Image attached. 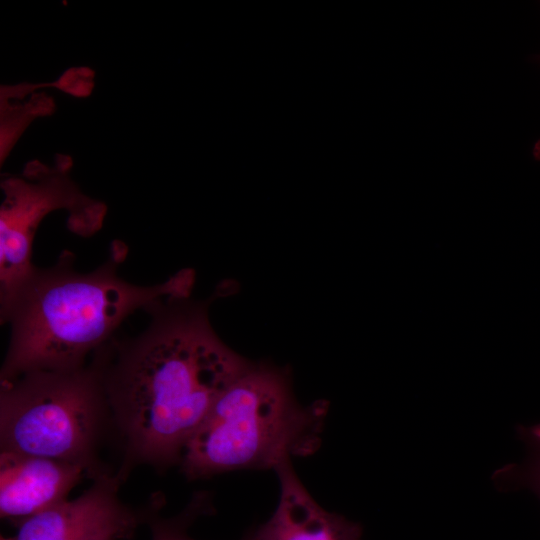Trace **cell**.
<instances>
[{
  "instance_id": "11",
  "label": "cell",
  "mask_w": 540,
  "mask_h": 540,
  "mask_svg": "<svg viewBox=\"0 0 540 540\" xmlns=\"http://www.w3.org/2000/svg\"><path fill=\"white\" fill-rule=\"evenodd\" d=\"M149 504L146 523L150 528L151 540H195L188 534V528L199 516L212 511L211 495L204 491L194 494L187 506L172 517L159 515L163 500L158 496Z\"/></svg>"
},
{
  "instance_id": "1",
  "label": "cell",
  "mask_w": 540,
  "mask_h": 540,
  "mask_svg": "<svg viewBox=\"0 0 540 540\" xmlns=\"http://www.w3.org/2000/svg\"><path fill=\"white\" fill-rule=\"evenodd\" d=\"M210 303L191 294L164 297L145 310L151 318L144 331L114 336L92 354L121 453V484L139 466L160 472L179 465L216 400L252 362L216 334Z\"/></svg>"
},
{
  "instance_id": "4",
  "label": "cell",
  "mask_w": 540,
  "mask_h": 540,
  "mask_svg": "<svg viewBox=\"0 0 540 540\" xmlns=\"http://www.w3.org/2000/svg\"><path fill=\"white\" fill-rule=\"evenodd\" d=\"M113 437L101 367L92 355L71 370H37L0 381V451L72 462L93 480L109 472L99 451Z\"/></svg>"
},
{
  "instance_id": "3",
  "label": "cell",
  "mask_w": 540,
  "mask_h": 540,
  "mask_svg": "<svg viewBox=\"0 0 540 540\" xmlns=\"http://www.w3.org/2000/svg\"><path fill=\"white\" fill-rule=\"evenodd\" d=\"M329 404H301L290 372L251 362L219 396L183 453L188 480L242 469H275L320 447Z\"/></svg>"
},
{
  "instance_id": "8",
  "label": "cell",
  "mask_w": 540,
  "mask_h": 540,
  "mask_svg": "<svg viewBox=\"0 0 540 540\" xmlns=\"http://www.w3.org/2000/svg\"><path fill=\"white\" fill-rule=\"evenodd\" d=\"M280 498L272 516L246 540H362V527L322 508L297 476L291 460L275 469Z\"/></svg>"
},
{
  "instance_id": "7",
  "label": "cell",
  "mask_w": 540,
  "mask_h": 540,
  "mask_svg": "<svg viewBox=\"0 0 540 540\" xmlns=\"http://www.w3.org/2000/svg\"><path fill=\"white\" fill-rule=\"evenodd\" d=\"M85 477L80 464L0 451V516L16 523L62 503Z\"/></svg>"
},
{
  "instance_id": "5",
  "label": "cell",
  "mask_w": 540,
  "mask_h": 540,
  "mask_svg": "<svg viewBox=\"0 0 540 540\" xmlns=\"http://www.w3.org/2000/svg\"><path fill=\"white\" fill-rule=\"evenodd\" d=\"M73 159L58 153L53 165L28 161L21 176L3 175L0 187V303L7 300L35 268L32 244L42 220L68 211L67 227L83 237L99 231L107 206L85 195L71 178Z\"/></svg>"
},
{
  "instance_id": "6",
  "label": "cell",
  "mask_w": 540,
  "mask_h": 540,
  "mask_svg": "<svg viewBox=\"0 0 540 540\" xmlns=\"http://www.w3.org/2000/svg\"><path fill=\"white\" fill-rule=\"evenodd\" d=\"M112 471L92 480L81 495L16 522L14 536L0 540H130L146 523L150 504L136 510L119 497Z\"/></svg>"
},
{
  "instance_id": "12",
  "label": "cell",
  "mask_w": 540,
  "mask_h": 540,
  "mask_svg": "<svg viewBox=\"0 0 540 540\" xmlns=\"http://www.w3.org/2000/svg\"><path fill=\"white\" fill-rule=\"evenodd\" d=\"M533 156L536 160H540V139L534 144Z\"/></svg>"
},
{
  "instance_id": "2",
  "label": "cell",
  "mask_w": 540,
  "mask_h": 540,
  "mask_svg": "<svg viewBox=\"0 0 540 540\" xmlns=\"http://www.w3.org/2000/svg\"><path fill=\"white\" fill-rule=\"evenodd\" d=\"M124 248L116 241L110 258L88 273L75 270L73 254L63 251L52 267L35 266L0 303L1 323L10 327L0 381L31 371L82 367L130 314L164 297L191 294L195 283L191 268L155 285L124 280L118 274Z\"/></svg>"
},
{
  "instance_id": "9",
  "label": "cell",
  "mask_w": 540,
  "mask_h": 540,
  "mask_svg": "<svg viewBox=\"0 0 540 540\" xmlns=\"http://www.w3.org/2000/svg\"><path fill=\"white\" fill-rule=\"evenodd\" d=\"M56 109L54 98L42 91H32L18 100H0L1 166L28 126L37 118L53 115Z\"/></svg>"
},
{
  "instance_id": "10",
  "label": "cell",
  "mask_w": 540,
  "mask_h": 540,
  "mask_svg": "<svg viewBox=\"0 0 540 540\" xmlns=\"http://www.w3.org/2000/svg\"><path fill=\"white\" fill-rule=\"evenodd\" d=\"M519 438L525 443L527 455L520 464H509L493 475L502 490L527 488L540 498V423L518 428Z\"/></svg>"
}]
</instances>
